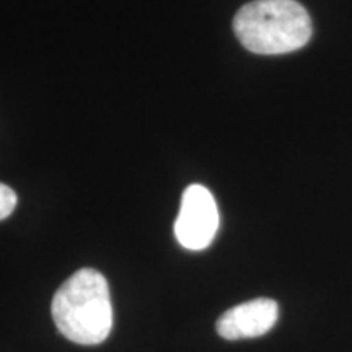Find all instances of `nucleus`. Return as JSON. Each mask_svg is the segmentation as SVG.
Instances as JSON below:
<instances>
[{"label":"nucleus","instance_id":"nucleus-4","mask_svg":"<svg viewBox=\"0 0 352 352\" xmlns=\"http://www.w3.org/2000/svg\"><path fill=\"white\" fill-rule=\"evenodd\" d=\"M279 318V307L272 298H254L227 310L217 320V333L223 340L258 338L271 331Z\"/></svg>","mask_w":352,"mask_h":352},{"label":"nucleus","instance_id":"nucleus-3","mask_svg":"<svg viewBox=\"0 0 352 352\" xmlns=\"http://www.w3.org/2000/svg\"><path fill=\"white\" fill-rule=\"evenodd\" d=\"M219 209L212 192L201 184L184 189L175 222V236L183 248L201 252L212 243L219 230Z\"/></svg>","mask_w":352,"mask_h":352},{"label":"nucleus","instance_id":"nucleus-2","mask_svg":"<svg viewBox=\"0 0 352 352\" xmlns=\"http://www.w3.org/2000/svg\"><path fill=\"white\" fill-rule=\"evenodd\" d=\"M233 32L254 54L294 52L310 41L311 20L297 0H254L236 12Z\"/></svg>","mask_w":352,"mask_h":352},{"label":"nucleus","instance_id":"nucleus-1","mask_svg":"<svg viewBox=\"0 0 352 352\" xmlns=\"http://www.w3.org/2000/svg\"><path fill=\"white\" fill-rule=\"evenodd\" d=\"M52 320L69 341L101 344L113 328V305L104 276L91 267L74 272L52 298Z\"/></svg>","mask_w":352,"mask_h":352},{"label":"nucleus","instance_id":"nucleus-5","mask_svg":"<svg viewBox=\"0 0 352 352\" xmlns=\"http://www.w3.org/2000/svg\"><path fill=\"white\" fill-rule=\"evenodd\" d=\"M16 208V195L7 184L0 183V220L7 219Z\"/></svg>","mask_w":352,"mask_h":352}]
</instances>
